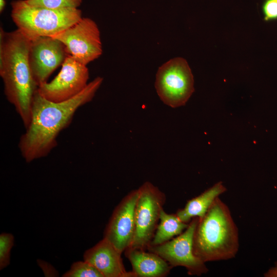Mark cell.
I'll list each match as a JSON object with an SVG mask.
<instances>
[{"label":"cell","instance_id":"cell-1","mask_svg":"<svg viewBox=\"0 0 277 277\" xmlns=\"http://www.w3.org/2000/svg\"><path fill=\"white\" fill-rule=\"evenodd\" d=\"M103 81L98 76L78 94L68 100L54 102L35 93L30 121L20 138L18 147L27 163L45 157L56 146L59 133L67 127L81 106L93 98Z\"/></svg>","mask_w":277,"mask_h":277},{"label":"cell","instance_id":"cell-2","mask_svg":"<svg viewBox=\"0 0 277 277\" xmlns=\"http://www.w3.org/2000/svg\"><path fill=\"white\" fill-rule=\"evenodd\" d=\"M30 39L18 29L0 28V76L7 100L14 107L25 127L29 124L38 85L29 61Z\"/></svg>","mask_w":277,"mask_h":277},{"label":"cell","instance_id":"cell-3","mask_svg":"<svg viewBox=\"0 0 277 277\" xmlns=\"http://www.w3.org/2000/svg\"><path fill=\"white\" fill-rule=\"evenodd\" d=\"M238 228L227 205L217 197L199 221L193 240L194 254L205 263L235 258L239 251Z\"/></svg>","mask_w":277,"mask_h":277},{"label":"cell","instance_id":"cell-4","mask_svg":"<svg viewBox=\"0 0 277 277\" xmlns=\"http://www.w3.org/2000/svg\"><path fill=\"white\" fill-rule=\"evenodd\" d=\"M11 18L18 29L30 40L39 36L51 37L82 19L77 8L53 9L32 6L25 0L11 3Z\"/></svg>","mask_w":277,"mask_h":277},{"label":"cell","instance_id":"cell-5","mask_svg":"<svg viewBox=\"0 0 277 277\" xmlns=\"http://www.w3.org/2000/svg\"><path fill=\"white\" fill-rule=\"evenodd\" d=\"M154 86L165 105L173 108L184 106L194 91L193 76L186 60L176 57L162 64Z\"/></svg>","mask_w":277,"mask_h":277},{"label":"cell","instance_id":"cell-6","mask_svg":"<svg viewBox=\"0 0 277 277\" xmlns=\"http://www.w3.org/2000/svg\"><path fill=\"white\" fill-rule=\"evenodd\" d=\"M138 190L135 232L129 247L147 250L155 234L166 198L158 187L148 181L144 183Z\"/></svg>","mask_w":277,"mask_h":277},{"label":"cell","instance_id":"cell-7","mask_svg":"<svg viewBox=\"0 0 277 277\" xmlns=\"http://www.w3.org/2000/svg\"><path fill=\"white\" fill-rule=\"evenodd\" d=\"M51 37L63 43L68 55L85 65L98 58L103 52L99 28L90 18L82 17Z\"/></svg>","mask_w":277,"mask_h":277},{"label":"cell","instance_id":"cell-8","mask_svg":"<svg viewBox=\"0 0 277 277\" xmlns=\"http://www.w3.org/2000/svg\"><path fill=\"white\" fill-rule=\"evenodd\" d=\"M198 217H193L180 235L161 245L149 246L147 250L155 253L172 267H185L189 275L201 276L209 270L205 263L193 252V240Z\"/></svg>","mask_w":277,"mask_h":277},{"label":"cell","instance_id":"cell-9","mask_svg":"<svg viewBox=\"0 0 277 277\" xmlns=\"http://www.w3.org/2000/svg\"><path fill=\"white\" fill-rule=\"evenodd\" d=\"M86 66L68 55L58 74L50 82L40 84L37 92L45 98L54 102L71 98L88 84L89 72Z\"/></svg>","mask_w":277,"mask_h":277},{"label":"cell","instance_id":"cell-10","mask_svg":"<svg viewBox=\"0 0 277 277\" xmlns=\"http://www.w3.org/2000/svg\"><path fill=\"white\" fill-rule=\"evenodd\" d=\"M68 55L63 43L55 38L39 36L30 40L29 65L38 87L47 82Z\"/></svg>","mask_w":277,"mask_h":277},{"label":"cell","instance_id":"cell-11","mask_svg":"<svg viewBox=\"0 0 277 277\" xmlns=\"http://www.w3.org/2000/svg\"><path fill=\"white\" fill-rule=\"evenodd\" d=\"M138 189L131 190L115 207L104 230V238L122 253L129 247L135 232V208Z\"/></svg>","mask_w":277,"mask_h":277},{"label":"cell","instance_id":"cell-12","mask_svg":"<svg viewBox=\"0 0 277 277\" xmlns=\"http://www.w3.org/2000/svg\"><path fill=\"white\" fill-rule=\"evenodd\" d=\"M120 251L110 241L103 238L84 253V260L95 267L103 277H136L126 271Z\"/></svg>","mask_w":277,"mask_h":277},{"label":"cell","instance_id":"cell-13","mask_svg":"<svg viewBox=\"0 0 277 277\" xmlns=\"http://www.w3.org/2000/svg\"><path fill=\"white\" fill-rule=\"evenodd\" d=\"M124 253L136 277H165L172 269L164 259L148 250L128 247Z\"/></svg>","mask_w":277,"mask_h":277},{"label":"cell","instance_id":"cell-14","mask_svg":"<svg viewBox=\"0 0 277 277\" xmlns=\"http://www.w3.org/2000/svg\"><path fill=\"white\" fill-rule=\"evenodd\" d=\"M227 188L220 181L208 188L198 196L187 201L185 206L175 213L179 219L188 224L195 217H204L215 200L224 193Z\"/></svg>","mask_w":277,"mask_h":277},{"label":"cell","instance_id":"cell-15","mask_svg":"<svg viewBox=\"0 0 277 277\" xmlns=\"http://www.w3.org/2000/svg\"><path fill=\"white\" fill-rule=\"evenodd\" d=\"M188 224L181 221L175 213L169 214L163 209L160 222L149 246H156L168 242L181 234Z\"/></svg>","mask_w":277,"mask_h":277},{"label":"cell","instance_id":"cell-16","mask_svg":"<svg viewBox=\"0 0 277 277\" xmlns=\"http://www.w3.org/2000/svg\"><path fill=\"white\" fill-rule=\"evenodd\" d=\"M64 277H103L102 273L92 265L83 260L73 263Z\"/></svg>","mask_w":277,"mask_h":277},{"label":"cell","instance_id":"cell-17","mask_svg":"<svg viewBox=\"0 0 277 277\" xmlns=\"http://www.w3.org/2000/svg\"><path fill=\"white\" fill-rule=\"evenodd\" d=\"M29 5L53 9L77 8L82 0H25Z\"/></svg>","mask_w":277,"mask_h":277},{"label":"cell","instance_id":"cell-18","mask_svg":"<svg viewBox=\"0 0 277 277\" xmlns=\"http://www.w3.org/2000/svg\"><path fill=\"white\" fill-rule=\"evenodd\" d=\"M14 238L11 233L0 234V270L7 267L10 263V252L14 245Z\"/></svg>","mask_w":277,"mask_h":277},{"label":"cell","instance_id":"cell-19","mask_svg":"<svg viewBox=\"0 0 277 277\" xmlns=\"http://www.w3.org/2000/svg\"><path fill=\"white\" fill-rule=\"evenodd\" d=\"M262 12L265 21L277 20V0H264Z\"/></svg>","mask_w":277,"mask_h":277},{"label":"cell","instance_id":"cell-20","mask_svg":"<svg viewBox=\"0 0 277 277\" xmlns=\"http://www.w3.org/2000/svg\"><path fill=\"white\" fill-rule=\"evenodd\" d=\"M265 277H277V262L264 273Z\"/></svg>","mask_w":277,"mask_h":277},{"label":"cell","instance_id":"cell-21","mask_svg":"<svg viewBox=\"0 0 277 277\" xmlns=\"http://www.w3.org/2000/svg\"><path fill=\"white\" fill-rule=\"evenodd\" d=\"M6 5V0H0V12L2 13L4 10Z\"/></svg>","mask_w":277,"mask_h":277}]
</instances>
